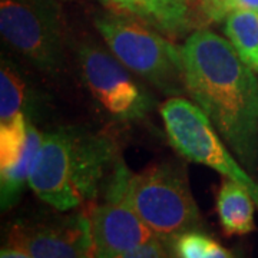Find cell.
<instances>
[{"label":"cell","instance_id":"obj_9","mask_svg":"<svg viewBox=\"0 0 258 258\" xmlns=\"http://www.w3.org/2000/svg\"><path fill=\"white\" fill-rule=\"evenodd\" d=\"M101 3L109 12L137 19L172 40L188 37L194 32L195 20L188 0H101Z\"/></svg>","mask_w":258,"mask_h":258},{"label":"cell","instance_id":"obj_17","mask_svg":"<svg viewBox=\"0 0 258 258\" xmlns=\"http://www.w3.org/2000/svg\"><path fill=\"white\" fill-rule=\"evenodd\" d=\"M205 258H234L232 257V254H231L228 249H225L224 247H221L218 242H212V245L208 249V252H207V255Z\"/></svg>","mask_w":258,"mask_h":258},{"label":"cell","instance_id":"obj_16","mask_svg":"<svg viewBox=\"0 0 258 258\" xmlns=\"http://www.w3.org/2000/svg\"><path fill=\"white\" fill-rule=\"evenodd\" d=\"M247 10L258 15V0H221L217 6H214L210 12H207L203 18L208 22H222L232 12Z\"/></svg>","mask_w":258,"mask_h":258},{"label":"cell","instance_id":"obj_11","mask_svg":"<svg viewBox=\"0 0 258 258\" xmlns=\"http://www.w3.org/2000/svg\"><path fill=\"white\" fill-rule=\"evenodd\" d=\"M43 141V134L29 120L28 141L22 155L9 168L0 169V201L2 210H10L20 200V195L29 182V176Z\"/></svg>","mask_w":258,"mask_h":258},{"label":"cell","instance_id":"obj_3","mask_svg":"<svg viewBox=\"0 0 258 258\" xmlns=\"http://www.w3.org/2000/svg\"><path fill=\"white\" fill-rule=\"evenodd\" d=\"M95 28L129 72L165 95H186L182 50L172 39L137 19L113 12L96 16Z\"/></svg>","mask_w":258,"mask_h":258},{"label":"cell","instance_id":"obj_19","mask_svg":"<svg viewBox=\"0 0 258 258\" xmlns=\"http://www.w3.org/2000/svg\"><path fill=\"white\" fill-rule=\"evenodd\" d=\"M220 2H221V0H200V12H201V15L204 16V15H205L207 12H210L214 6H217Z\"/></svg>","mask_w":258,"mask_h":258},{"label":"cell","instance_id":"obj_12","mask_svg":"<svg viewBox=\"0 0 258 258\" xmlns=\"http://www.w3.org/2000/svg\"><path fill=\"white\" fill-rule=\"evenodd\" d=\"M224 33L244 63L258 75V15L237 10L224 19Z\"/></svg>","mask_w":258,"mask_h":258},{"label":"cell","instance_id":"obj_2","mask_svg":"<svg viewBox=\"0 0 258 258\" xmlns=\"http://www.w3.org/2000/svg\"><path fill=\"white\" fill-rule=\"evenodd\" d=\"M118 158L116 142L105 132L75 126L43 132L28 184L43 203L71 211L96 200Z\"/></svg>","mask_w":258,"mask_h":258},{"label":"cell","instance_id":"obj_5","mask_svg":"<svg viewBox=\"0 0 258 258\" xmlns=\"http://www.w3.org/2000/svg\"><path fill=\"white\" fill-rule=\"evenodd\" d=\"M0 32L8 46L40 72L63 69L68 36L56 0H0Z\"/></svg>","mask_w":258,"mask_h":258},{"label":"cell","instance_id":"obj_8","mask_svg":"<svg viewBox=\"0 0 258 258\" xmlns=\"http://www.w3.org/2000/svg\"><path fill=\"white\" fill-rule=\"evenodd\" d=\"M8 245L33 258H96L86 212L52 221L18 222L9 231Z\"/></svg>","mask_w":258,"mask_h":258},{"label":"cell","instance_id":"obj_6","mask_svg":"<svg viewBox=\"0 0 258 258\" xmlns=\"http://www.w3.org/2000/svg\"><path fill=\"white\" fill-rule=\"evenodd\" d=\"M76 52L83 82L111 118L135 122L147 118L155 108L151 93L132 79L109 49L86 40L79 43Z\"/></svg>","mask_w":258,"mask_h":258},{"label":"cell","instance_id":"obj_14","mask_svg":"<svg viewBox=\"0 0 258 258\" xmlns=\"http://www.w3.org/2000/svg\"><path fill=\"white\" fill-rule=\"evenodd\" d=\"M212 242L211 237L200 230H194L178 235L172 241V247L176 258H205Z\"/></svg>","mask_w":258,"mask_h":258},{"label":"cell","instance_id":"obj_10","mask_svg":"<svg viewBox=\"0 0 258 258\" xmlns=\"http://www.w3.org/2000/svg\"><path fill=\"white\" fill-rule=\"evenodd\" d=\"M217 212L227 235H245L255 230L252 194L238 181H222L217 194Z\"/></svg>","mask_w":258,"mask_h":258},{"label":"cell","instance_id":"obj_18","mask_svg":"<svg viewBox=\"0 0 258 258\" xmlns=\"http://www.w3.org/2000/svg\"><path fill=\"white\" fill-rule=\"evenodd\" d=\"M0 258H33L32 255H29L28 252L22 251V249L15 248V247H10L8 245L6 248L2 249L0 252Z\"/></svg>","mask_w":258,"mask_h":258},{"label":"cell","instance_id":"obj_13","mask_svg":"<svg viewBox=\"0 0 258 258\" xmlns=\"http://www.w3.org/2000/svg\"><path fill=\"white\" fill-rule=\"evenodd\" d=\"M26 86L13 64L3 60L0 71V125L10 123L25 115Z\"/></svg>","mask_w":258,"mask_h":258},{"label":"cell","instance_id":"obj_1","mask_svg":"<svg viewBox=\"0 0 258 258\" xmlns=\"http://www.w3.org/2000/svg\"><path fill=\"white\" fill-rule=\"evenodd\" d=\"M185 92L241 164L258 166V78L227 37L197 29L181 46Z\"/></svg>","mask_w":258,"mask_h":258},{"label":"cell","instance_id":"obj_4","mask_svg":"<svg viewBox=\"0 0 258 258\" xmlns=\"http://www.w3.org/2000/svg\"><path fill=\"white\" fill-rule=\"evenodd\" d=\"M129 200L152 234L162 240L172 242L178 235L203 225L184 168L174 162L132 172Z\"/></svg>","mask_w":258,"mask_h":258},{"label":"cell","instance_id":"obj_15","mask_svg":"<svg viewBox=\"0 0 258 258\" xmlns=\"http://www.w3.org/2000/svg\"><path fill=\"white\" fill-rule=\"evenodd\" d=\"M109 258H176V255L171 241L154 235L138 247Z\"/></svg>","mask_w":258,"mask_h":258},{"label":"cell","instance_id":"obj_7","mask_svg":"<svg viewBox=\"0 0 258 258\" xmlns=\"http://www.w3.org/2000/svg\"><path fill=\"white\" fill-rule=\"evenodd\" d=\"M132 172L118 158L103 186V201L88 204L91 234L96 258H109L135 248L154 237L129 200Z\"/></svg>","mask_w":258,"mask_h":258}]
</instances>
